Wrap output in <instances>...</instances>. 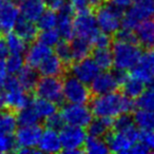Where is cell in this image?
Wrapping results in <instances>:
<instances>
[{
	"label": "cell",
	"mask_w": 154,
	"mask_h": 154,
	"mask_svg": "<svg viewBox=\"0 0 154 154\" xmlns=\"http://www.w3.org/2000/svg\"><path fill=\"white\" fill-rule=\"evenodd\" d=\"M90 103L92 114L98 117L115 118L120 114H131L136 108L133 98L117 91L93 96Z\"/></svg>",
	"instance_id": "obj_1"
},
{
	"label": "cell",
	"mask_w": 154,
	"mask_h": 154,
	"mask_svg": "<svg viewBox=\"0 0 154 154\" xmlns=\"http://www.w3.org/2000/svg\"><path fill=\"white\" fill-rule=\"evenodd\" d=\"M114 68L117 70L129 71L139 62L143 54V48L138 43L113 40L112 42Z\"/></svg>",
	"instance_id": "obj_2"
},
{
	"label": "cell",
	"mask_w": 154,
	"mask_h": 154,
	"mask_svg": "<svg viewBox=\"0 0 154 154\" xmlns=\"http://www.w3.org/2000/svg\"><path fill=\"white\" fill-rule=\"evenodd\" d=\"M124 12V9L106 0L94 12L99 30L113 36L119 30Z\"/></svg>",
	"instance_id": "obj_3"
},
{
	"label": "cell",
	"mask_w": 154,
	"mask_h": 154,
	"mask_svg": "<svg viewBox=\"0 0 154 154\" xmlns=\"http://www.w3.org/2000/svg\"><path fill=\"white\" fill-rule=\"evenodd\" d=\"M2 96L5 103V108L13 110L17 113V111L28 107L32 103V98L30 93L26 92L21 88L19 82L16 77H10L5 80L2 89Z\"/></svg>",
	"instance_id": "obj_4"
},
{
	"label": "cell",
	"mask_w": 154,
	"mask_h": 154,
	"mask_svg": "<svg viewBox=\"0 0 154 154\" xmlns=\"http://www.w3.org/2000/svg\"><path fill=\"white\" fill-rule=\"evenodd\" d=\"M62 90L64 100L70 103L88 105L93 97L90 88L87 87V84L80 82L73 75L66 74L63 76Z\"/></svg>",
	"instance_id": "obj_5"
},
{
	"label": "cell",
	"mask_w": 154,
	"mask_h": 154,
	"mask_svg": "<svg viewBox=\"0 0 154 154\" xmlns=\"http://www.w3.org/2000/svg\"><path fill=\"white\" fill-rule=\"evenodd\" d=\"M60 143L62 146L61 151L68 154L85 153L84 145L87 139V132L82 127H75L68 125L62 127L59 132Z\"/></svg>",
	"instance_id": "obj_6"
},
{
	"label": "cell",
	"mask_w": 154,
	"mask_h": 154,
	"mask_svg": "<svg viewBox=\"0 0 154 154\" xmlns=\"http://www.w3.org/2000/svg\"><path fill=\"white\" fill-rule=\"evenodd\" d=\"M138 134L139 131L137 130L136 126L125 131V132L114 131L111 129L105 135L103 139H105L110 152L125 154L129 153L133 143L138 140Z\"/></svg>",
	"instance_id": "obj_7"
},
{
	"label": "cell",
	"mask_w": 154,
	"mask_h": 154,
	"mask_svg": "<svg viewBox=\"0 0 154 154\" xmlns=\"http://www.w3.org/2000/svg\"><path fill=\"white\" fill-rule=\"evenodd\" d=\"M62 78L63 77L58 76L41 77L37 82L33 93H35L38 97L53 101L56 105H62L64 101Z\"/></svg>",
	"instance_id": "obj_8"
},
{
	"label": "cell",
	"mask_w": 154,
	"mask_h": 154,
	"mask_svg": "<svg viewBox=\"0 0 154 154\" xmlns=\"http://www.w3.org/2000/svg\"><path fill=\"white\" fill-rule=\"evenodd\" d=\"M64 124L75 127H85L88 126L93 117L91 109L87 105L80 103H70L63 105L60 110Z\"/></svg>",
	"instance_id": "obj_9"
},
{
	"label": "cell",
	"mask_w": 154,
	"mask_h": 154,
	"mask_svg": "<svg viewBox=\"0 0 154 154\" xmlns=\"http://www.w3.org/2000/svg\"><path fill=\"white\" fill-rule=\"evenodd\" d=\"M74 36L88 39L92 42L93 38L99 33L95 14L93 12H84L75 14L73 20Z\"/></svg>",
	"instance_id": "obj_10"
},
{
	"label": "cell",
	"mask_w": 154,
	"mask_h": 154,
	"mask_svg": "<svg viewBox=\"0 0 154 154\" xmlns=\"http://www.w3.org/2000/svg\"><path fill=\"white\" fill-rule=\"evenodd\" d=\"M100 69L98 68L93 58H84V59L74 61L69 68L68 74H72L77 79L85 84H91L96 75L99 73Z\"/></svg>",
	"instance_id": "obj_11"
},
{
	"label": "cell",
	"mask_w": 154,
	"mask_h": 154,
	"mask_svg": "<svg viewBox=\"0 0 154 154\" xmlns=\"http://www.w3.org/2000/svg\"><path fill=\"white\" fill-rule=\"evenodd\" d=\"M19 8L13 0H0V33L12 32L19 19Z\"/></svg>",
	"instance_id": "obj_12"
},
{
	"label": "cell",
	"mask_w": 154,
	"mask_h": 154,
	"mask_svg": "<svg viewBox=\"0 0 154 154\" xmlns=\"http://www.w3.org/2000/svg\"><path fill=\"white\" fill-rule=\"evenodd\" d=\"M119 89V84L116 80L113 73L110 71H103L98 73L94 79L91 82L90 90L93 96L103 95L117 91Z\"/></svg>",
	"instance_id": "obj_13"
},
{
	"label": "cell",
	"mask_w": 154,
	"mask_h": 154,
	"mask_svg": "<svg viewBox=\"0 0 154 154\" xmlns=\"http://www.w3.org/2000/svg\"><path fill=\"white\" fill-rule=\"evenodd\" d=\"M75 14H76L75 11L68 2L58 11L56 26L58 28L57 31L59 32L60 37H62L66 40H71L74 36L73 20H74Z\"/></svg>",
	"instance_id": "obj_14"
},
{
	"label": "cell",
	"mask_w": 154,
	"mask_h": 154,
	"mask_svg": "<svg viewBox=\"0 0 154 154\" xmlns=\"http://www.w3.org/2000/svg\"><path fill=\"white\" fill-rule=\"evenodd\" d=\"M42 129L38 125H31V126H21L15 134V139L17 143V148L22 147H36Z\"/></svg>",
	"instance_id": "obj_15"
},
{
	"label": "cell",
	"mask_w": 154,
	"mask_h": 154,
	"mask_svg": "<svg viewBox=\"0 0 154 154\" xmlns=\"http://www.w3.org/2000/svg\"><path fill=\"white\" fill-rule=\"evenodd\" d=\"M137 42L141 48L146 50L154 49V19L140 20L134 29Z\"/></svg>",
	"instance_id": "obj_16"
},
{
	"label": "cell",
	"mask_w": 154,
	"mask_h": 154,
	"mask_svg": "<svg viewBox=\"0 0 154 154\" xmlns=\"http://www.w3.org/2000/svg\"><path fill=\"white\" fill-rule=\"evenodd\" d=\"M38 73L43 76L63 77L68 74V69L57 55L51 54L38 66Z\"/></svg>",
	"instance_id": "obj_17"
},
{
	"label": "cell",
	"mask_w": 154,
	"mask_h": 154,
	"mask_svg": "<svg viewBox=\"0 0 154 154\" xmlns=\"http://www.w3.org/2000/svg\"><path fill=\"white\" fill-rule=\"evenodd\" d=\"M37 146L39 151L45 152V153H58L62 150L59 134L56 130L50 128H47L45 131H42Z\"/></svg>",
	"instance_id": "obj_18"
},
{
	"label": "cell",
	"mask_w": 154,
	"mask_h": 154,
	"mask_svg": "<svg viewBox=\"0 0 154 154\" xmlns=\"http://www.w3.org/2000/svg\"><path fill=\"white\" fill-rule=\"evenodd\" d=\"M26 52V53L24 61L26 62L28 66H33V68H38V66L45 58L49 57L51 54H53L51 47H48L39 41L32 42V45Z\"/></svg>",
	"instance_id": "obj_19"
},
{
	"label": "cell",
	"mask_w": 154,
	"mask_h": 154,
	"mask_svg": "<svg viewBox=\"0 0 154 154\" xmlns=\"http://www.w3.org/2000/svg\"><path fill=\"white\" fill-rule=\"evenodd\" d=\"M19 13L21 17L35 22L45 10L43 0H19Z\"/></svg>",
	"instance_id": "obj_20"
},
{
	"label": "cell",
	"mask_w": 154,
	"mask_h": 154,
	"mask_svg": "<svg viewBox=\"0 0 154 154\" xmlns=\"http://www.w3.org/2000/svg\"><path fill=\"white\" fill-rule=\"evenodd\" d=\"M15 33H17L26 43H32L36 41L38 36L39 29L31 20L21 17L17 20L15 24Z\"/></svg>",
	"instance_id": "obj_21"
},
{
	"label": "cell",
	"mask_w": 154,
	"mask_h": 154,
	"mask_svg": "<svg viewBox=\"0 0 154 154\" xmlns=\"http://www.w3.org/2000/svg\"><path fill=\"white\" fill-rule=\"evenodd\" d=\"M17 79L19 82L21 88L23 89L26 92L33 93L34 92L35 86H36L37 82L39 79V73L35 68L30 66H23L18 73Z\"/></svg>",
	"instance_id": "obj_22"
},
{
	"label": "cell",
	"mask_w": 154,
	"mask_h": 154,
	"mask_svg": "<svg viewBox=\"0 0 154 154\" xmlns=\"http://www.w3.org/2000/svg\"><path fill=\"white\" fill-rule=\"evenodd\" d=\"M112 122L113 118L109 117H98L91 119V122L87 126V133L89 136L100 137L103 138L105 135L112 129Z\"/></svg>",
	"instance_id": "obj_23"
},
{
	"label": "cell",
	"mask_w": 154,
	"mask_h": 154,
	"mask_svg": "<svg viewBox=\"0 0 154 154\" xmlns=\"http://www.w3.org/2000/svg\"><path fill=\"white\" fill-rule=\"evenodd\" d=\"M70 45L71 50H72V55L74 61L87 58L92 54L93 45L88 39L75 36V38L71 39Z\"/></svg>",
	"instance_id": "obj_24"
},
{
	"label": "cell",
	"mask_w": 154,
	"mask_h": 154,
	"mask_svg": "<svg viewBox=\"0 0 154 154\" xmlns=\"http://www.w3.org/2000/svg\"><path fill=\"white\" fill-rule=\"evenodd\" d=\"M91 55L101 71H111L114 68L113 55L110 48H95Z\"/></svg>",
	"instance_id": "obj_25"
},
{
	"label": "cell",
	"mask_w": 154,
	"mask_h": 154,
	"mask_svg": "<svg viewBox=\"0 0 154 154\" xmlns=\"http://www.w3.org/2000/svg\"><path fill=\"white\" fill-rule=\"evenodd\" d=\"M17 125V116L15 111L9 108L0 111V135L14 134Z\"/></svg>",
	"instance_id": "obj_26"
},
{
	"label": "cell",
	"mask_w": 154,
	"mask_h": 154,
	"mask_svg": "<svg viewBox=\"0 0 154 154\" xmlns=\"http://www.w3.org/2000/svg\"><path fill=\"white\" fill-rule=\"evenodd\" d=\"M146 85L143 84L141 80L137 79L136 77L132 76L131 74L128 75L125 82L120 85L119 89L122 90V92L125 95L131 97V98H137L141 93L143 92V90L146 89Z\"/></svg>",
	"instance_id": "obj_27"
},
{
	"label": "cell",
	"mask_w": 154,
	"mask_h": 154,
	"mask_svg": "<svg viewBox=\"0 0 154 154\" xmlns=\"http://www.w3.org/2000/svg\"><path fill=\"white\" fill-rule=\"evenodd\" d=\"M138 20L154 17V0H132L130 8Z\"/></svg>",
	"instance_id": "obj_28"
},
{
	"label": "cell",
	"mask_w": 154,
	"mask_h": 154,
	"mask_svg": "<svg viewBox=\"0 0 154 154\" xmlns=\"http://www.w3.org/2000/svg\"><path fill=\"white\" fill-rule=\"evenodd\" d=\"M133 120L140 130L154 131V111L138 109L133 114Z\"/></svg>",
	"instance_id": "obj_29"
},
{
	"label": "cell",
	"mask_w": 154,
	"mask_h": 154,
	"mask_svg": "<svg viewBox=\"0 0 154 154\" xmlns=\"http://www.w3.org/2000/svg\"><path fill=\"white\" fill-rule=\"evenodd\" d=\"M31 105L34 108V110L38 114L39 117L43 118V119L47 118L48 116L54 114L55 112H57V105L55 103L48 100L45 98H41V97L34 99V101L32 100Z\"/></svg>",
	"instance_id": "obj_30"
},
{
	"label": "cell",
	"mask_w": 154,
	"mask_h": 154,
	"mask_svg": "<svg viewBox=\"0 0 154 154\" xmlns=\"http://www.w3.org/2000/svg\"><path fill=\"white\" fill-rule=\"evenodd\" d=\"M84 151L85 153L90 154H105L110 152V150L103 138L89 136L85 141Z\"/></svg>",
	"instance_id": "obj_31"
},
{
	"label": "cell",
	"mask_w": 154,
	"mask_h": 154,
	"mask_svg": "<svg viewBox=\"0 0 154 154\" xmlns=\"http://www.w3.org/2000/svg\"><path fill=\"white\" fill-rule=\"evenodd\" d=\"M5 42H7L8 49H9V53L21 55L22 53L26 51V42L17 33L9 32L5 34Z\"/></svg>",
	"instance_id": "obj_32"
},
{
	"label": "cell",
	"mask_w": 154,
	"mask_h": 154,
	"mask_svg": "<svg viewBox=\"0 0 154 154\" xmlns=\"http://www.w3.org/2000/svg\"><path fill=\"white\" fill-rule=\"evenodd\" d=\"M55 54L58 56V58L63 62L64 66H66L68 73H69V68H70L71 64L74 62L70 42H69L68 40H66V39H63V40H61V41L60 40L58 41L55 45Z\"/></svg>",
	"instance_id": "obj_33"
},
{
	"label": "cell",
	"mask_w": 154,
	"mask_h": 154,
	"mask_svg": "<svg viewBox=\"0 0 154 154\" xmlns=\"http://www.w3.org/2000/svg\"><path fill=\"white\" fill-rule=\"evenodd\" d=\"M106 0H69V3L75 13L93 12L94 13Z\"/></svg>",
	"instance_id": "obj_34"
},
{
	"label": "cell",
	"mask_w": 154,
	"mask_h": 154,
	"mask_svg": "<svg viewBox=\"0 0 154 154\" xmlns=\"http://www.w3.org/2000/svg\"><path fill=\"white\" fill-rule=\"evenodd\" d=\"M17 116V122L20 126H31V125L38 124L39 116L32 107V105H29L28 107L19 110L16 113Z\"/></svg>",
	"instance_id": "obj_35"
},
{
	"label": "cell",
	"mask_w": 154,
	"mask_h": 154,
	"mask_svg": "<svg viewBox=\"0 0 154 154\" xmlns=\"http://www.w3.org/2000/svg\"><path fill=\"white\" fill-rule=\"evenodd\" d=\"M135 106L138 109L153 110L154 111V87L145 89L143 92L136 98Z\"/></svg>",
	"instance_id": "obj_36"
},
{
	"label": "cell",
	"mask_w": 154,
	"mask_h": 154,
	"mask_svg": "<svg viewBox=\"0 0 154 154\" xmlns=\"http://www.w3.org/2000/svg\"><path fill=\"white\" fill-rule=\"evenodd\" d=\"M57 24V14L53 10H45L37 20V26L40 30L54 29Z\"/></svg>",
	"instance_id": "obj_37"
},
{
	"label": "cell",
	"mask_w": 154,
	"mask_h": 154,
	"mask_svg": "<svg viewBox=\"0 0 154 154\" xmlns=\"http://www.w3.org/2000/svg\"><path fill=\"white\" fill-rule=\"evenodd\" d=\"M37 41L48 45V47H55L56 43L60 40V34L55 29H48V30H41L40 33H38Z\"/></svg>",
	"instance_id": "obj_38"
},
{
	"label": "cell",
	"mask_w": 154,
	"mask_h": 154,
	"mask_svg": "<svg viewBox=\"0 0 154 154\" xmlns=\"http://www.w3.org/2000/svg\"><path fill=\"white\" fill-rule=\"evenodd\" d=\"M24 59L22 58L21 55L19 54H12L11 56H9L5 62L7 66V70L9 72V74L16 75L20 72L22 68L24 66Z\"/></svg>",
	"instance_id": "obj_39"
},
{
	"label": "cell",
	"mask_w": 154,
	"mask_h": 154,
	"mask_svg": "<svg viewBox=\"0 0 154 154\" xmlns=\"http://www.w3.org/2000/svg\"><path fill=\"white\" fill-rule=\"evenodd\" d=\"M131 70L132 71H131L130 74L132 75V76L136 77L137 79L141 80L145 85H149V84L154 82L153 74H151L147 69H145L143 66H141L140 64L137 63L136 66H135L133 69H131Z\"/></svg>",
	"instance_id": "obj_40"
},
{
	"label": "cell",
	"mask_w": 154,
	"mask_h": 154,
	"mask_svg": "<svg viewBox=\"0 0 154 154\" xmlns=\"http://www.w3.org/2000/svg\"><path fill=\"white\" fill-rule=\"evenodd\" d=\"M16 149H17V143L13 134L0 135V153L15 152Z\"/></svg>",
	"instance_id": "obj_41"
},
{
	"label": "cell",
	"mask_w": 154,
	"mask_h": 154,
	"mask_svg": "<svg viewBox=\"0 0 154 154\" xmlns=\"http://www.w3.org/2000/svg\"><path fill=\"white\" fill-rule=\"evenodd\" d=\"M138 64H140L141 66L147 69L154 76V49L146 50L145 53L141 54V57Z\"/></svg>",
	"instance_id": "obj_42"
},
{
	"label": "cell",
	"mask_w": 154,
	"mask_h": 154,
	"mask_svg": "<svg viewBox=\"0 0 154 154\" xmlns=\"http://www.w3.org/2000/svg\"><path fill=\"white\" fill-rule=\"evenodd\" d=\"M45 128H50V129H53V130H60V129L63 127L64 122H63V118H62L61 114L57 113L55 112L54 114L52 115L48 116L47 118H45V122H43Z\"/></svg>",
	"instance_id": "obj_43"
},
{
	"label": "cell",
	"mask_w": 154,
	"mask_h": 154,
	"mask_svg": "<svg viewBox=\"0 0 154 154\" xmlns=\"http://www.w3.org/2000/svg\"><path fill=\"white\" fill-rule=\"evenodd\" d=\"M112 42H113V36L100 31L92 40V45L94 48H110Z\"/></svg>",
	"instance_id": "obj_44"
},
{
	"label": "cell",
	"mask_w": 154,
	"mask_h": 154,
	"mask_svg": "<svg viewBox=\"0 0 154 154\" xmlns=\"http://www.w3.org/2000/svg\"><path fill=\"white\" fill-rule=\"evenodd\" d=\"M138 140L145 143L150 150H154V131L141 130L138 134Z\"/></svg>",
	"instance_id": "obj_45"
},
{
	"label": "cell",
	"mask_w": 154,
	"mask_h": 154,
	"mask_svg": "<svg viewBox=\"0 0 154 154\" xmlns=\"http://www.w3.org/2000/svg\"><path fill=\"white\" fill-rule=\"evenodd\" d=\"M150 151H151V150H150L149 148L145 145V143H141V141H139V140H137L135 143H133V146L131 147L129 153H132V154H147V153H149Z\"/></svg>",
	"instance_id": "obj_46"
},
{
	"label": "cell",
	"mask_w": 154,
	"mask_h": 154,
	"mask_svg": "<svg viewBox=\"0 0 154 154\" xmlns=\"http://www.w3.org/2000/svg\"><path fill=\"white\" fill-rule=\"evenodd\" d=\"M45 7H48V9L53 10L55 12H58L66 2L68 0H45Z\"/></svg>",
	"instance_id": "obj_47"
},
{
	"label": "cell",
	"mask_w": 154,
	"mask_h": 154,
	"mask_svg": "<svg viewBox=\"0 0 154 154\" xmlns=\"http://www.w3.org/2000/svg\"><path fill=\"white\" fill-rule=\"evenodd\" d=\"M8 55H9V49L5 42V34L0 33V60H5Z\"/></svg>",
	"instance_id": "obj_48"
},
{
	"label": "cell",
	"mask_w": 154,
	"mask_h": 154,
	"mask_svg": "<svg viewBox=\"0 0 154 154\" xmlns=\"http://www.w3.org/2000/svg\"><path fill=\"white\" fill-rule=\"evenodd\" d=\"M8 74H9V72L7 70L5 62L3 60H0V90L2 89L5 80L8 79Z\"/></svg>",
	"instance_id": "obj_49"
},
{
	"label": "cell",
	"mask_w": 154,
	"mask_h": 154,
	"mask_svg": "<svg viewBox=\"0 0 154 154\" xmlns=\"http://www.w3.org/2000/svg\"><path fill=\"white\" fill-rule=\"evenodd\" d=\"M3 109H5V103L2 94H0V111H2Z\"/></svg>",
	"instance_id": "obj_50"
},
{
	"label": "cell",
	"mask_w": 154,
	"mask_h": 154,
	"mask_svg": "<svg viewBox=\"0 0 154 154\" xmlns=\"http://www.w3.org/2000/svg\"><path fill=\"white\" fill-rule=\"evenodd\" d=\"M17 1H19V0H17Z\"/></svg>",
	"instance_id": "obj_51"
},
{
	"label": "cell",
	"mask_w": 154,
	"mask_h": 154,
	"mask_svg": "<svg viewBox=\"0 0 154 154\" xmlns=\"http://www.w3.org/2000/svg\"><path fill=\"white\" fill-rule=\"evenodd\" d=\"M43 1H45V0H43Z\"/></svg>",
	"instance_id": "obj_52"
}]
</instances>
